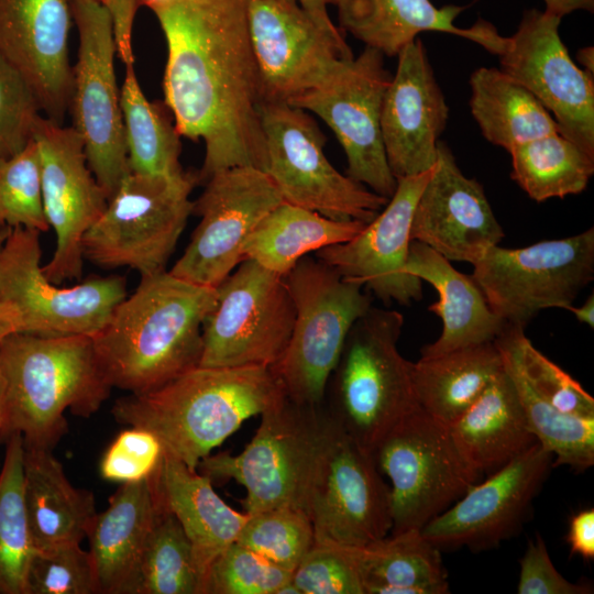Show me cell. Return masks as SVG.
Listing matches in <instances>:
<instances>
[{"label": "cell", "mask_w": 594, "mask_h": 594, "mask_svg": "<svg viewBox=\"0 0 594 594\" xmlns=\"http://www.w3.org/2000/svg\"><path fill=\"white\" fill-rule=\"evenodd\" d=\"M153 13L167 45L164 102L179 134L205 143L199 182L235 166L264 172L263 99L245 0H173Z\"/></svg>", "instance_id": "obj_1"}, {"label": "cell", "mask_w": 594, "mask_h": 594, "mask_svg": "<svg viewBox=\"0 0 594 594\" xmlns=\"http://www.w3.org/2000/svg\"><path fill=\"white\" fill-rule=\"evenodd\" d=\"M217 296V288L167 271L141 276L134 293L91 337L110 386L144 394L199 366L202 324Z\"/></svg>", "instance_id": "obj_2"}, {"label": "cell", "mask_w": 594, "mask_h": 594, "mask_svg": "<svg viewBox=\"0 0 594 594\" xmlns=\"http://www.w3.org/2000/svg\"><path fill=\"white\" fill-rule=\"evenodd\" d=\"M285 396L272 367L197 366L164 386L116 400L114 419L153 432L166 453L197 470L250 417Z\"/></svg>", "instance_id": "obj_3"}, {"label": "cell", "mask_w": 594, "mask_h": 594, "mask_svg": "<svg viewBox=\"0 0 594 594\" xmlns=\"http://www.w3.org/2000/svg\"><path fill=\"white\" fill-rule=\"evenodd\" d=\"M0 371L8 437L20 433L28 447L52 450L67 432L65 411L89 417L112 389L84 334L11 333L0 345Z\"/></svg>", "instance_id": "obj_4"}, {"label": "cell", "mask_w": 594, "mask_h": 594, "mask_svg": "<svg viewBox=\"0 0 594 594\" xmlns=\"http://www.w3.org/2000/svg\"><path fill=\"white\" fill-rule=\"evenodd\" d=\"M403 326L399 311L372 306L350 329L327 385L328 416L371 453L419 407L411 362L397 346Z\"/></svg>", "instance_id": "obj_5"}, {"label": "cell", "mask_w": 594, "mask_h": 594, "mask_svg": "<svg viewBox=\"0 0 594 594\" xmlns=\"http://www.w3.org/2000/svg\"><path fill=\"white\" fill-rule=\"evenodd\" d=\"M283 277L295 320L287 348L272 369L289 399L321 406L348 333L372 307V296L309 255Z\"/></svg>", "instance_id": "obj_6"}, {"label": "cell", "mask_w": 594, "mask_h": 594, "mask_svg": "<svg viewBox=\"0 0 594 594\" xmlns=\"http://www.w3.org/2000/svg\"><path fill=\"white\" fill-rule=\"evenodd\" d=\"M327 425L323 405L299 404L285 395L261 414V424L242 452L209 454L198 468L211 481L234 480L243 486L248 515L277 507L305 512Z\"/></svg>", "instance_id": "obj_7"}, {"label": "cell", "mask_w": 594, "mask_h": 594, "mask_svg": "<svg viewBox=\"0 0 594 594\" xmlns=\"http://www.w3.org/2000/svg\"><path fill=\"white\" fill-rule=\"evenodd\" d=\"M198 174L130 172L82 238L84 258L106 268L128 266L141 276L166 271L193 213Z\"/></svg>", "instance_id": "obj_8"}, {"label": "cell", "mask_w": 594, "mask_h": 594, "mask_svg": "<svg viewBox=\"0 0 594 594\" xmlns=\"http://www.w3.org/2000/svg\"><path fill=\"white\" fill-rule=\"evenodd\" d=\"M373 455L391 482L392 534L421 530L477 483L450 427L417 407L381 440Z\"/></svg>", "instance_id": "obj_9"}, {"label": "cell", "mask_w": 594, "mask_h": 594, "mask_svg": "<svg viewBox=\"0 0 594 594\" xmlns=\"http://www.w3.org/2000/svg\"><path fill=\"white\" fill-rule=\"evenodd\" d=\"M40 231L8 227L0 242V301L16 315L18 331L92 337L127 296L121 276L58 287L41 266Z\"/></svg>", "instance_id": "obj_10"}, {"label": "cell", "mask_w": 594, "mask_h": 594, "mask_svg": "<svg viewBox=\"0 0 594 594\" xmlns=\"http://www.w3.org/2000/svg\"><path fill=\"white\" fill-rule=\"evenodd\" d=\"M266 166L285 202L334 220L370 222L388 199L341 174L327 158L324 135L300 108L286 102H262Z\"/></svg>", "instance_id": "obj_11"}, {"label": "cell", "mask_w": 594, "mask_h": 594, "mask_svg": "<svg viewBox=\"0 0 594 594\" xmlns=\"http://www.w3.org/2000/svg\"><path fill=\"white\" fill-rule=\"evenodd\" d=\"M471 276L504 322L525 329L543 309H566L593 282L594 228L520 249L494 245Z\"/></svg>", "instance_id": "obj_12"}, {"label": "cell", "mask_w": 594, "mask_h": 594, "mask_svg": "<svg viewBox=\"0 0 594 594\" xmlns=\"http://www.w3.org/2000/svg\"><path fill=\"white\" fill-rule=\"evenodd\" d=\"M202 324L199 366H274L285 352L295 307L284 277L244 258L217 287Z\"/></svg>", "instance_id": "obj_13"}, {"label": "cell", "mask_w": 594, "mask_h": 594, "mask_svg": "<svg viewBox=\"0 0 594 594\" xmlns=\"http://www.w3.org/2000/svg\"><path fill=\"white\" fill-rule=\"evenodd\" d=\"M78 31L69 108L88 165L108 199L131 172L124 139L112 20L96 0H69Z\"/></svg>", "instance_id": "obj_14"}, {"label": "cell", "mask_w": 594, "mask_h": 594, "mask_svg": "<svg viewBox=\"0 0 594 594\" xmlns=\"http://www.w3.org/2000/svg\"><path fill=\"white\" fill-rule=\"evenodd\" d=\"M305 512L316 542L363 547L392 530L391 488L373 453L359 446L329 416Z\"/></svg>", "instance_id": "obj_15"}, {"label": "cell", "mask_w": 594, "mask_h": 594, "mask_svg": "<svg viewBox=\"0 0 594 594\" xmlns=\"http://www.w3.org/2000/svg\"><path fill=\"white\" fill-rule=\"evenodd\" d=\"M391 78L384 55L365 46L358 57L341 61L322 82L288 102L321 118L345 153V174L387 199L397 187L381 132L382 103Z\"/></svg>", "instance_id": "obj_16"}, {"label": "cell", "mask_w": 594, "mask_h": 594, "mask_svg": "<svg viewBox=\"0 0 594 594\" xmlns=\"http://www.w3.org/2000/svg\"><path fill=\"white\" fill-rule=\"evenodd\" d=\"M284 200L268 175L252 166L215 173L194 201L200 217L173 268L185 280L217 288L245 258L243 244L262 219Z\"/></svg>", "instance_id": "obj_17"}, {"label": "cell", "mask_w": 594, "mask_h": 594, "mask_svg": "<svg viewBox=\"0 0 594 594\" xmlns=\"http://www.w3.org/2000/svg\"><path fill=\"white\" fill-rule=\"evenodd\" d=\"M263 102H286L318 86L353 53L296 0H245Z\"/></svg>", "instance_id": "obj_18"}, {"label": "cell", "mask_w": 594, "mask_h": 594, "mask_svg": "<svg viewBox=\"0 0 594 594\" xmlns=\"http://www.w3.org/2000/svg\"><path fill=\"white\" fill-rule=\"evenodd\" d=\"M560 21L546 11H526L498 55L499 69L539 100L562 136L594 157L593 75L572 61L559 34Z\"/></svg>", "instance_id": "obj_19"}, {"label": "cell", "mask_w": 594, "mask_h": 594, "mask_svg": "<svg viewBox=\"0 0 594 594\" xmlns=\"http://www.w3.org/2000/svg\"><path fill=\"white\" fill-rule=\"evenodd\" d=\"M33 139L40 153L44 211L56 234L54 254L42 268L55 284L78 279L84 264L82 238L103 212L108 197L73 127L41 116Z\"/></svg>", "instance_id": "obj_20"}, {"label": "cell", "mask_w": 594, "mask_h": 594, "mask_svg": "<svg viewBox=\"0 0 594 594\" xmlns=\"http://www.w3.org/2000/svg\"><path fill=\"white\" fill-rule=\"evenodd\" d=\"M553 457L538 442L475 483L421 528L440 550L483 551L520 529L551 468Z\"/></svg>", "instance_id": "obj_21"}, {"label": "cell", "mask_w": 594, "mask_h": 594, "mask_svg": "<svg viewBox=\"0 0 594 594\" xmlns=\"http://www.w3.org/2000/svg\"><path fill=\"white\" fill-rule=\"evenodd\" d=\"M436 166V164H435ZM435 166L397 179L385 207L352 239L316 252L343 278L356 282L383 304L409 306L422 298V280L406 270L410 224L417 200Z\"/></svg>", "instance_id": "obj_22"}, {"label": "cell", "mask_w": 594, "mask_h": 594, "mask_svg": "<svg viewBox=\"0 0 594 594\" xmlns=\"http://www.w3.org/2000/svg\"><path fill=\"white\" fill-rule=\"evenodd\" d=\"M504 237L483 186L462 173L450 147L439 141L433 174L414 209L411 240L451 262L473 265Z\"/></svg>", "instance_id": "obj_23"}, {"label": "cell", "mask_w": 594, "mask_h": 594, "mask_svg": "<svg viewBox=\"0 0 594 594\" xmlns=\"http://www.w3.org/2000/svg\"><path fill=\"white\" fill-rule=\"evenodd\" d=\"M397 58L383 98L381 132L391 172L400 179L435 166L449 106L420 40L407 44Z\"/></svg>", "instance_id": "obj_24"}, {"label": "cell", "mask_w": 594, "mask_h": 594, "mask_svg": "<svg viewBox=\"0 0 594 594\" xmlns=\"http://www.w3.org/2000/svg\"><path fill=\"white\" fill-rule=\"evenodd\" d=\"M69 0H0V55L34 91L46 118L62 124L69 109Z\"/></svg>", "instance_id": "obj_25"}, {"label": "cell", "mask_w": 594, "mask_h": 594, "mask_svg": "<svg viewBox=\"0 0 594 594\" xmlns=\"http://www.w3.org/2000/svg\"><path fill=\"white\" fill-rule=\"evenodd\" d=\"M342 30L365 46L393 57L422 32H443L461 36L499 55L509 43L494 25L480 20L471 28L454 24L465 9L454 4L437 8L430 0H337Z\"/></svg>", "instance_id": "obj_26"}, {"label": "cell", "mask_w": 594, "mask_h": 594, "mask_svg": "<svg viewBox=\"0 0 594 594\" xmlns=\"http://www.w3.org/2000/svg\"><path fill=\"white\" fill-rule=\"evenodd\" d=\"M406 270L433 286L439 296L428 310L441 319L442 331L421 349V356L492 342L503 331L506 322L492 310L473 277L459 272L428 245L411 240Z\"/></svg>", "instance_id": "obj_27"}, {"label": "cell", "mask_w": 594, "mask_h": 594, "mask_svg": "<svg viewBox=\"0 0 594 594\" xmlns=\"http://www.w3.org/2000/svg\"><path fill=\"white\" fill-rule=\"evenodd\" d=\"M151 477L158 501L189 539L205 583L212 562L237 541L248 514L230 507L208 476L166 452Z\"/></svg>", "instance_id": "obj_28"}, {"label": "cell", "mask_w": 594, "mask_h": 594, "mask_svg": "<svg viewBox=\"0 0 594 594\" xmlns=\"http://www.w3.org/2000/svg\"><path fill=\"white\" fill-rule=\"evenodd\" d=\"M162 505L152 477L120 484L87 534L98 592L124 594Z\"/></svg>", "instance_id": "obj_29"}, {"label": "cell", "mask_w": 594, "mask_h": 594, "mask_svg": "<svg viewBox=\"0 0 594 594\" xmlns=\"http://www.w3.org/2000/svg\"><path fill=\"white\" fill-rule=\"evenodd\" d=\"M449 427L464 458L481 474H492L537 443L505 369Z\"/></svg>", "instance_id": "obj_30"}, {"label": "cell", "mask_w": 594, "mask_h": 594, "mask_svg": "<svg viewBox=\"0 0 594 594\" xmlns=\"http://www.w3.org/2000/svg\"><path fill=\"white\" fill-rule=\"evenodd\" d=\"M24 504L35 549L80 543L97 514L94 493L69 482L51 449L25 444Z\"/></svg>", "instance_id": "obj_31"}, {"label": "cell", "mask_w": 594, "mask_h": 594, "mask_svg": "<svg viewBox=\"0 0 594 594\" xmlns=\"http://www.w3.org/2000/svg\"><path fill=\"white\" fill-rule=\"evenodd\" d=\"M504 369L494 341L469 345L411 362L419 407L451 426Z\"/></svg>", "instance_id": "obj_32"}, {"label": "cell", "mask_w": 594, "mask_h": 594, "mask_svg": "<svg viewBox=\"0 0 594 594\" xmlns=\"http://www.w3.org/2000/svg\"><path fill=\"white\" fill-rule=\"evenodd\" d=\"M365 594H447L448 573L440 549L409 529L363 547H348Z\"/></svg>", "instance_id": "obj_33"}, {"label": "cell", "mask_w": 594, "mask_h": 594, "mask_svg": "<svg viewBox=\"0 0 594 594\" xmlns=\"http://www.w3.org/2000/svg\"><path fill=\"white\" fill-rule=\"evenodd\" d=\"M366 223L334 220L283 201L248 237L243 255L285 276L304 256L355 237Z\"/></svg>", "instance_id": "obj_34"}, {"label": "cell", "mask_w": 594, "mask_h": 594, "mask_svg": "<svg viewBox=\"0 0 594 594\" xmlns=\"http://www.w3.org/2000/svg\"><path fill=\"white\" fill-rule=\"evenodd\" d=\"M470 86L471 113L490 143L509 152L559 133L556 120L539 100L499 68H477L470 77Z\"/></svg>", "instance_id": "obj_35"}, {"label": "cell", "mask_w": 594, "mask_h": 594, "mask_svg": "<svg viewBox=\"0 0 594 594\" xmlns=\"http://www.w3.org/2000/svg\"><path fill=\"white\" fill-rule=\"evenodd\" d=\"M128 162L131 172L176 175L184 172L180 134L166 103L151 102L143 94L133 65L125 66L120 90Z\"/></svg>", "instance_id": "obj_36"}, {"label": "cell", "mask_w": 594, "mask_h": 594, "mask_svg": "<svg viewBox=\"0 0 594 594\" xmlns=\"http://www.w3.org/2000/svg\"><path fill=\"white\" fill-rule=\"evenodd\" d=\"M508 153L512 179L537 202L581 194L594 174V157L560 133L526 142Z\"/></svg>", "instance_id": "obj_37"}, {"label": "cell", "mask_w": 594, "mask_h": 594, "mask_svg": "<svg viewBox=\"0 0 594 594\" xmlns=\"http://www.w3.org/2000/svg\"><path fill=\"white\" fill-rule=\"evenodd\" d=\"M202 590L193 546L162 505L124 594H202Z\"/></svg>", "instance_id": "obj_38"}, {"label": "cell", "mask_w": 594, "mask_h": 594, "mask_svg": "<svg viewBox=\"0 0 594 594\" xmlns=\"http://www.w3.org/2000/svg\"><path fill=\"white\" fill-rule=\"evenodd\" d=\"M34 551L24 504V442L14 432L0 470V594H25Z\"/></svg>", "instance_id": "obj_39"}, {"label": "cell", "mask_w": 594, "mask_h": 594, "mask_svg": "<svg viewBox=\"0 0 594 594\" xmlns=\"http://www.w3.org/2000/svg\"><path fill=\"white\" fill-rule=\"evenodd\" d=\"M504 369L513 378L528 427L537 442L553 457V466L579 472L594 464V417L563 413L541 398L515 363L501 353Z\"/></svg>", "instance_id": "obj_40"}, {"label": "cell", "mask_w": 594, "mask_h": 594, "mask_svg": "<svg viewBox=\"0 0 594 594\" xmlns=\"http://www.w3.org/2000/svg\"><path fill=\"white\" fill-rule=\"evenodd\" d=\"M525 329L506 323L494 340L529 386L557 409L580 417H594V398L570 374L549 360L526 337Z\"/></svg>", "instance_id": "obj_41"}, {"label": "cell", "mask_w": 594, "mask_h": 594, "mask_svg": "<svg viewBox=\"0 0 594 594\" xmlns=\"http://www.w3.org/2000/svg\"><path fill=\"white\" fill-rule=\"evenodd\" d=\"M235 542L293 572L316 538L310 518L302 509L277 507L248 515Z\"/></svg>", "instance_id": "obj_42"}, {"label": "cell", "mask_w": 594, "mask_h": 594, "mask_svg": "<svg viewBox=\"0 0 594 594\" xmlns=\"http://www.w3.org/2000/svg\"><path fill=\"white\" fill-rule=\"evenodd\" d=\"M0 224L40 232L50 228L43 206L40 153L34 139L18 154L0 157Z\"/></svg>", "instance_id": "obj_43"}, {"label": "cell", "mask_w": 594, "mask_h": 594, "mask_svg": "<svg viewBox=\"0 0 594 594\" xmlns=\"http://www.w3.org/2000/svg\"><path fill=\"white\" fill-rule=\"evenodd\" d=\"M98 583L89 551L80 543L35 549L29 564L25 594H96Z\"/></svg>", "instance_id": "obj_44"}, {"label": "cell", "mask_w": 594, "mask_h": 594, "mask_svg": "<svg viewBox=\"0 0 594 594\" xmlns=\"http://www.w3.org/2000/svg\"><path fill=\"white\" fill-rule=\"evenodd\" d=\"M292 574L234 542L210 565L202 594H278Z\"/></svg>", "instance_id": "obj_45"}, {"label": "cell", "mask_w": 594, "mask_h": 594, "mask_svg": "<svg viewBox=\"0 0 594 594\" xmlns=\"http://www.w3.org/2000/svg\"><path fill=\"white\" fill-rule=\"evenodd\" d=\"M297 594H365L356 563L348 547L315 542L293 571Z\"/></svg>", "instance_id": "obj_46"}, {"label": "cell", "mask_w": 594, "mask_h": 594, "mask_svg": "<svg viewBox=\"0 0 594 594\" xmlns=\"http://www.w3.org/2000/svg\"><path fill=\"white\" fill-rule=\"evenodd\" d=\"M38 100L22 75L0 55V157H11L33 140Z\"/></svg>", "instance_id": "obj_47"}, {"label": "cell", "mask_w": 594, "mask_h": 594, "mask_svg": "<svg viewBox=\"0 0 594 594\" xmlns=\"http://www.w3.org/2000/svg\"><path fill=\"white\" fill-rule=\"evenodd\" d=\"M165 453L161 440L150 430L131 427L112 441L102 455L100 475L119 484L151 477Z\"/></svg>", "instance_id": "obj_48"}, {"label": "cell", "mask_w": 594, "mask_h": 594, "mask_svg": "<svg viewBox=\"0 0 594 594\" xmlns=\"http://www.w3.org/2000/svg\"><path fill=\"white\" fill-rule=\"evenodd\" d=\"M592 590L590 585L572 583L556 569L539 534L528 541L520 559L519 594H590Z\"/></svg>", "instance_id": "obj_49"}, {"label": "cell", "mask_w": 594, "mask_h": 594, "mask_svg": "<svg viewBox=\"0 0 594 594\" xmlns=\"http://www.w3.org/2000/svg\"><path fill=\"white\" fill-rule=\"evenodd\" d=\"M109 12L117 45V53L123 64L134 65L132 31L139 8L136 0H96Z\"/></svg>", "instance_id": "obj_50"}, {"label": "cell", "mask_w": 594, "mask_h": 594, "mask_svg": "<svg viewBox=\"0 0 594 594\" xmlns=\"http://www.w3.org/2000/svg\"><path fill=\"white\" fill-rule=\"evenodd\" d=\"M566 541L571 554L585 560L594 559V509L588 508L573 515L569 522Z\"/></svg>", "instance_id": "obj_51"}, {"label": "cell", "mask_w": 594, "mask_h": 594, "mask_svg": "<svg viewBox=\"0 0 594 594\" xmlns=\"http://www.w3.org/2000/svg\"><path fill=\"white\" fill-rule=\"evenodd\" d=\"M324 30L333 34H340L341 29L336 26L328 14V6L337 3V0H296Z\"/></svg>", "instance_id": "obj_52"}, {"label": "cell", "mask_w": 594, "mask_h": 594, "mask_svg": "<svg viewBox=\"0 0 594 594\" xmlns=\"http://www.w3.org/2000/svg\"><path fill=\"white\" fill-rule=\"evenodd\" d=\"M546 12L562 19L576 10L594 11V0H543Z\"/></svg>", "instance_id": "obj_53"}, {"label": "cell", "mask_w": 594, "mask_h": 594, "mask_svg": "<svg viewBox=\"0 0 594 594\" xmlns=\"http://www.w3.org/2000/svg\"><path fill=\"white\" fill-rule=\"evenodd\" d=\"M4 231L0 234V242L3 238ZM18 331V319L15 312L8 306L0 301V345L3 340Z\"/></svg>", "instance_id": "obj_54"}, {"label": "cell", "mask_w": 594, "mask_h": 594, "mask_svg": "<svg viewBox=\"0 0 594 594\" xmlns=\"http://www.w3.org/2000/svg\"><path fill=\"white\" fill-rule=\"evenodd\" d=\"M566 310L573 312L579 322L594 327V295L591 294L580 307L569 306Z\"/></svg>", "instance_id": "obj_55"}, {"label": "cell", "mask_w": 594, "mask_h": 594, "mask_svg": "<svg viewBox=\"0 0 594 594\" xmlns=\"http://www.w3.org/2000/svg\"><path fill=\"white\" fill-rule=\"evenodd\" d=\"M8 438L6 384L0 371V440Z\"/></svg>", "instance_id": "obj_56"}, {"label": "cell", "mask_w": 594, "mask_h": 594, "mask_svg": "<svg viewBox=\"0 0 594 594\" xmlns=\"http://www.w3.org/2000/svg\"><path fill=\"white\" fill-rule=\"evenodd\" d=\"M576 59L585 72L594 75V48L587 46L580 48L576 53Z\"/></svg>", "instance_id": "obj_57"}, {"label": "cell", "mask_w": 594, "mask_h": 594, "mask_svg": "<svg viewBox=\"0 0 594 594\" xmlns=\"http://www.w3.org/2000/svg\"><path fill=\"white\" fill-rule=\"evenodd\" d=\"M136 1L139 3V7L143 6L154 11L155 9L163 7L173 0H136Z\"/></svg>", "instance_id": "obj_58"}]
</instances>
